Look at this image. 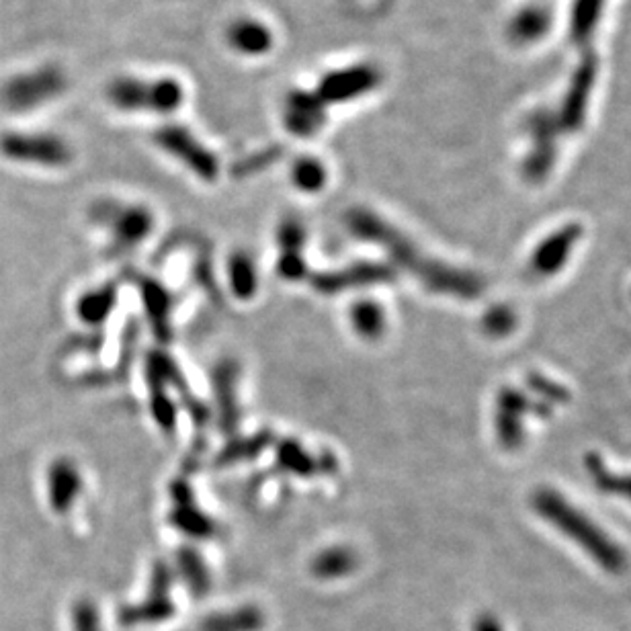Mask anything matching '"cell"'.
Listing matches in <instances>:
<instances>
[{"label": "cell", "instance_id": "obj_23", "mask_svg": "<svg viewBox=\"0 0 631 631\" xmlns=\"http://www.w3.org/2000/svg\"><path fill=\"white\" fill-rule=\"evenodd\" d=\"M515 326H517V314L513 308L504 304L492 306L484 314V320H482L484 332L492 336V339H504V336H509L515 330Z\"/></svg>", "mask_w": 631, "mask_h": 631}, {"label": "cell", "instance_id": "obj_17", "mask_svg": "<svg viewBox=\"0 0 631 631\" xmlns=\"http://www.w3.org/2000/svg\"><path fill=\"white\" fill-rule=\"evenodd\" d=\"M584 468H586V474L591 476V482L595 484V488L599 492L611 494V496H621V498L631 502V474L611 472L605 466V461L601 459V455H597V453L586 455Z\"/></svg>", "mask_w": 631, "mask_h": 631}, {"label": "cell", "instance_id": "obj_26", "mask_svg": "<svg viewBox=\"0 0 631 631\" xmlns=\"http://www.w3.org/2000/svg\"><path fill=\"white\" fill-rule=\"evenodd\" d=\"M74 631H101L97 607L91 601H78L72 615Z\"/></svg>", "mask_w": 631, "mask_h": 631}, {"label": "cell", "instance_id": "obj_2", "mask_svg": "<svg viewBox=\"0 0 631 631\" xmlns=\"http://www.w3.org/2000/svg\"><path fill=\"white\" fill-rule=\"evenodd\" d=\"M531 504L535 513L556 527L570 541L578 543L580 550L586 552L601 568L607 572H623L627 558L619 545L593 521L588 519L572 502L566 500L554 488H539L533 492Z\"/></svg>", "mask_w": 631, "mask_h": 631}, {"label": "cell", "instance_id": "obj_24", "mask_svg": "<svg viewBox=\"0 0 631 631\" xmlns=\"http://www.w3.org/2000/svg\"><path fill=\"white\" fill-rule=\"evenodd\" d=\"M529 388L537 394V400L543 402L545 406H556V404H564L568 402V390L552 380H548L545 375L539 373H531L529 375Z\"/></svg>", "mask_w": 631, "mask_h": 631}, {"label": "cell", "instance_id": "obj_12", "mask_svg": "<svg viewBox=\"0 0 631 631\" xmlns=\"http://www.w3.org/2000/svg\"><path fill=\"white\" fill-rule=\"evenodd\" d=\"M328 119V107L320 101L314 89H293L285 95L281 121L293 138H314L322 132Z\"/></svg>", "mask_w": 631, "mask_h": 631}, {"label": "cell", "instance_id": "obj_14", "mask_svg": "<svg viewBox=\"0 0 631 631\" xmlns=\"http://www.w3.org/2000/svg\"><path fill=\"white\" fill-rule=\"evenodd\" d=\"M228 46L244 58H261L275 46L273 29L255 17H238L226 29Z\"/></svg>", "mask_w": 631, "mask_h": 631}, {"label": "cell", "instance_id": "obj_22", "mask_svg": "<svg viewBox=\"0 0 631 631\" xmlns=\"http://www.w3.org/2000/svg\"><path fill=\"white\" fill-rule=\"evenodd\" d=\"M357 566L355 556L349 550H330L324 552L312 566L318 578H339L351 574Z\"/></svg>", "mask_w": 631, "mask_h": 631}, {"label": "cell", "instance_id": "obj_7", "mask_svg": "<svg viewBox=\"0 0 631 631\" xmlns=\"http://www.w3.org/2000/svg\"><path fill=\"white\" fill-rule=\"evenodd\" d=\"M384 74L371 62H359L330 70L320 76L314 93L326 107L345 105L369 97L382 87Z\"/></svg>", "mask_w": 631, "mask_h": 631}, {"label": "cell", "instance_id": "obj_9", "mask_svg": "<svg viewBox=\"0 0 631 631\" xmlns=\"http://www.w3.org/2000/svg\"><path fill=\"white\" fill-rule=\"evenodd\" d=\"M0 154L21 164L58 168L72 160V148L56 134L7 132L0 136Z\"/></svg>", "mask_w": 631, "mask_h": 631}, {"label": "cell", "instance_id": "obj_13", "mask_svg": "<svg viewBox=\"0 0 631 631\" xmlns=\"http://www.w3.org/2000/svg\"><path fill=\"white\" fill-rule=\"evenodd\" d=\"M554 27V13L550 7L529 3L515 11L507 23V39L517 48H531L545 41Z\"/></svg>", "mask_w": 631, "mask_h": 631}, {"label": "cell", "instance_id": "obj_25", "mask_svg": "<svg viewBox=\"0 0 631 631\" xmlns=\"http://www.w3.org/2000/svg\"><path fill=\"white\" fill-rule=\"evenodd\" d=\"M353 322L363 336H380L384 328L382 308H377L373 304H361L353 312Z\"/></svg>", "mask_w": 631, "mask_h": 631}, {"label": "cell", "instance_id": "obj_5", "mask_svg": "<svg viewBox=\"0 0 631 631\" xmlns=\"http://www.w3.org/2000/svg\"><path fill=\"white\" fill-rule=\"evenodd\" d=\"M66 87L68 78L64 70L56 64H44L13 76L0 91V101L13 113H29L64 95Z\"/></svg>", "mask_w": 631, "mask_h": 631}, {"label": "cell", "instance_id": "obj_18", "mask_svg": "<svg viewBox=\"0 0 631 631\" xmlns=\"http://www.w3.org/2000/svg\"><path fill=\"white\" fill-rule=\"evenodd\" d=\"M78 488H80V480L72 464H68V461H56L48 474V490H50L52 507L58 513L70 509Z\"/></svg>", "mask_w": 631, "mask_h": 631}, {"label": "cell", "instance_id": "obj_6", "mask_svg": "<svg viewBox=\"0 0 631 631\" xmlns=\"http://www.w3.org/2000/svg\"><path fill=\"white\" fill-rule=\"evenodd\" d=\"M599 80V56L595 48L580 52V58L568 78L566 91L562 95L560 107L554 109L558 125L564 134H578L588 117L591 101L595 95V87Z\"/></svg>", "mask_w": 631, "mask_h": 631}, {"label": "cell", "instance_id": "obj_1", "mask_svg": "<svg viewBox=\"0 0 631 631\" xmlns=\"http://www.w3.org/2000/svg\"><path fill=\"white\" fill-rule=\"evenodd\" d=\"M349 224L355 234L361 238L373 240L390 250V255L408 271H412L420 281L425 283L431 291L445 293V296L461 298V300H474L482 296L486 283L480 275L464 269H455L431 259H423L418 255V248L398 230H394L390 224H386L382 218H377L365 209L353 212L349 218Z\"/></svg>", "mask_w": 631, "mask_h": 631}, {"label": "cell", "instance_id": "obj_11", "mask_svg": "<svg viewBox=\"0 0 631 631\" xmlns=\"http://www.w3.org/2000/svg\"><path fill=\"white\" fill-rule=\"evenodd\" d=\"M582 238V226L576 222H570L558 230H554L550 236H545L533 250V255L527 265V273L531 279L541 281L550 279L556 273L564 269L568 259L572 257L574 246Z\"/></svg>", "mask_w": 631, "mask_h": 631}, {"label": "cell", "instance_id": "obj_16", "mask_svg": "<svg viewBox=\"0 0 631 631\" xmlns=\"http://www.w3.org/2000/svg\"><path fill=\"white\" fill-rule=\"evenodd\" d=\"M105 220L109 222L113 236L123 244L142 242L152 232V226H154L152 214L142 205L109 207Z\"/></svg>", "mask_w": 631, "mask_h": 631}, {"label": "cell", "instance_id": "obj_20", "mask_svg": "<svg viewBox=\"0 0 631 631\" xmlns=\"http://www.w3.org/2000/svg\"><path fill=\"white\" fill-rule=\"evenodd\" d=\"M291 181H293V185H296V189H300L304 193H318L324 189V185L328 181V171L318 158L304 156V158L293 162Z\"/></svg>", "mask_w": 631, "mask_h": 631}, {"label": "cell", "instance_id": "obj_8", "mask_svg": "<svg viewBox=\"0 0 631 631\" xmlns=\"http://www.w3.org/2000/svg\"><path fill=\"white\" fill-rule=\"evenodd\" d=\"M154 144L189 171L203 179V181H216L220 175V160L214 150H209L191 130L185 125L166 123L154 132Z\"/></svg>", "mask_w": 631, "mask_h": 631}, {"label": "cell", "instance_id": "obj_19", "mask_svg": "<svg viewBox=\"0 0 631 631\" xmlns=\"http://www.w3.org/2000/svg\"><path fill=\"white\" fill-rule=\"evenodd\" d=\"M265 617L257 607H242L230 613L207 617L197 631H261Z\"/></svg>", "mask_w": 631, "mask_h": 631}, {"label": "cell", "instance_id": "obj_27", "mask_svg": "<svg viewBox=\"0 0 631 631\" xmlns=\"http://www.w3.org/2000/svg\"><path fill=\"white\" fill-rule=\"evenodd\" d=\"M232 269H234V285H236L240 296L252 293V289H255V277H252L250 263L246 259H236Z\"/></svg>", "mask_w": 631, "mask_h": 631}, {"label": "cell", "instance_id": "obj_21", "mask_svg": "<svg viewBox=\"0 0 631 631\" xmlns=\"http://www.w3.org/2000/svg\"><path fill=\"white\" fill-rule=\"evenodd\" d=\"M175 607L168 599H150L140 607H128L121 613V623L136 625V623H156L162 619L173 617Z\"/></svg>", "mask_w": 631, "mask_h": 631}, {"label": "cell", "instance_id": "obj_10", "mask_svg": "<svg viewBox=\"0 0 631 631\" xmlns=\"http://www.w3.org/2000/svg\"><path fill=\"white\" fill-rule=\"evenodd\" d=\"M529 412L537 416H548L552 412L550 406L533 404L523 392L515 388H504L496 400V414H494V429L498 443L507 449L515 451L525 441V418Z\"/></svg>", "mask_w": 631, "mask_h": 631}, {"label": "cell", "instance_id": "obj_15", "mask_svg": "<svg viewBox=\"0 0 631 631\" xmlns=\"http://www.w3.org/2000/svg\"><path fill=\"white\" fill-rule=\"evenodd\" d=\"M607 0H572L568 13V39L582 50L593 48V39L601 27Z\"/></svg>", "mask_w": 631, "mask_h": 631}, {"label": "cell", "instance_id": "obj_4", "mask_svg": "<svg viewBox=\"0 0 631 631\" xmlns=\"http://www.w3.org/2000/svg\"><path fill=\"white\" fill-rule=\"evenodd\" d=\"M525 134L529 138V150L523 156L521 173L529 183H543L554 171L558 162V140L562 130L554 109H533L525 119Z\"/></svg>", "mask_w": 631, "mask_h": 631}, {"label": "cell", "instance_id": "obj_3", "mask_svg": "<svg viewBox=\"0 0 631 631\" xmlns=\"http://www.w3.org/2000/svg\"><path fill=\"white\" fill-rule=\"evenodd\" d=\"M109 103L125 113L171 115L185 101V87L173 76H119L107 87Z\"/></svg>", "mask_w": 631, "mask_h": 631}]
</instances>
